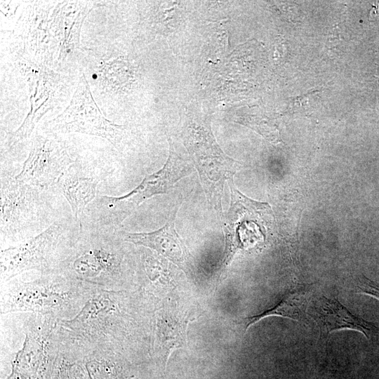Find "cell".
Here are the masks:
<instances>
[{
    "mask_svg": "<svg viewBox=\"0 0 379 379\" xmlns=\"http://www.w3.org/2000/svg\"><path fill=\"white\" fill-rule=\"evenodd\" d=\"M182 136L199 173L207 201L222 216L225 183L233 180V176L242 166L220 149L207 121H190L185 126Z\"/></svg>",
    "mask_w": 379,
    "mask_h": 379,
    "instance_id": "cell-8",
    "label": "cell"
},
{
    "mask_svg": "<svg viewBox=\"0 0 379 379\" xmlns=\"http://www.w3.org/2000/svg\"><path fill=\"white\" fill-rule=\"evenodd\" d=\"M358 293L373 297L379 300V285L366 278L361 279L357 286Z\"/></svg>",
    "mask_w": 379,
    "mask_h": 379,
    "instance_id": "cell-19",
    "label": "cell"
},
{
    "mask_svg": "<svg viewBox=\"0 0 379 379\" xmlns=\"http://www.w3.org/2000/svg\"><path fill=\"white\" fill-rule=\"evenodd\" d=\"M48 132L81 133L107 140L115 147L121 145L124 128L108 120L94 101L88 84L82 74L69 105L47 124Z\"/></svg>",
    "mask_w": 379,
    "mask_h": 379,
    "instance_id": "cell-11",
    "label": "cell"
},
{
    "mask_svg": "<svg viewBox=\"0 0 379 379\" xmlns=\"http://www.w3.org/2000/svg\"><path fill=\"white\" fill-rule=\"evenodd\" d=\"M229 186L230 208L222 215L225 248L218 279L227 271L237 252L264 242L274 218L267 203L253 200L243 194L235 187L233 180L229 181Z\"/></svg>",
    "mask_w": 379,
    "mask_h": 379,
    "instance_id": "cell-10",
    "label": "cell"
},
{
    "mask_svg": "<svg viewBox=\"0 0 379 379\" xmlns=\"http://www.w3.org/2000/svg\"><path fill=\"white\" fill-rule=\"evenodd\" d=\"M95 288L57 272H25L1 284L0 313L32 312L67 320Z\"/></svg>",
    "mask_w": 379,
    "mask_h": 379,
    "instance_id": "cell-4",
    "label": "cell"
},
{
    "mask_svg": "<svg viewBox=\"0 0 379 379\" xmlns=\"http://www.w3.org/2000/svg\"><path fill=\"white\" fill-rule=\"evenodd\" d=\"M64 143L51 133H36L29 155L15 179L26 184L51 189L74 162Z\"/></svg>",
    "mask_w": 379,
    "mask_h": 379,
    "instance_id": "cell-12",
    "label": "cell"
},
{
    "mask_svg": "<svg viewBox=\"0 0 379 379\" xmlns=\"http://www.w3.org/2000/svg\"><path fill=\"white\" fill-rule=\"evenodd\" d=\"M187 326V320L166 304L154 312L152 348L155 355L162 357L165 364L171 352L185 345Z\"/></svg>",
    "mask_w": 379,
    "mask_h": 379,
    "instance_id": "cell-16",
    "label": "cell"
},
{
    "mask_svg": "<svg viewBox=\"0 0 379 379\" xmlns=\"http://www.w3.org/2000/svg\"><path fill=\"white\" fill-rule=\"evenodd\" d=\"M192 169V164L178 155L170 143L168 157L161 169L147 175L126 195L97 197L89 204L88 214L84 213L81 217L99 225L119 227L145 200L168 192Z\"/></svg>",
    "mask_w": 379,
    "mask_h": 379,
    "instance_id": "cell-7",
    "label": "cell"
},
{
    "mask_svg": "<svg viewBox=\"0 0 379 379\" xmlns=\"http://www.w3.org/2000/svg\"><path fill=\"white\" fill-rule=\"evenodd\" d=\"M79 226L53 272L99 289L128 290L134 277L135 264L121 230L84 218L79 219Z\"/></svg>",
    "mask_w": 379,
    "mask_h": 379,
    "instance_id": "cell-2",
    "label": "cell"
},
{
    "mask_svg": "<svg viewBox=\"0 0 379 379\" xmlns=\"http://www.w3.org/2000/svg\"><path fill=\"white\" fill-rule=\"evenodd\" d=\"M49 190L1 176V248L6 244L8 248L17 246L52 225Z\"/></svg>",
    "mask_w": 379,
    "mask_h": 379,
    "instance_id": "cell-6",
    "label": "cell"
},
{
    "mask_svg": "<svg viewBox=\"0 0 379 379\" xmlns=\"http://www.w3.org/2000/svg\"><path fill=\"white\" fill-rule=\"evenodd\" d=\"M314 319L321 332L326 335L333 331L350 329L359 331L370 339L376 330L373 324L354 315L335 298H322L315 310Z\"/></svg>",
    "mask_w": 379,
    "mask_h": 379,
    "instance_id": "cell-17",
    "label": "cell"
},
{
    "mask_svg": "<svg viewBox=\"0 0 379 379\" xmlns=\"http://www.w3.org/2000/svg\"><path fill=\"white\" fill-rule=\"evenodd\" d=\"M148 300L138 293L95 288L80 312L58 322L61 337L128 357L148 335Z\"/></svg>",
    "mask_w": 379,
    "mask_h": 379,
    "instance_id": "cell-1",
    "label": "cell"
},
{
    "mask_svg": "<svg viewBox=\"0 0 379 379\" xmlns=\"http://www.w3.org/2000/svg\"><path fill=\"white\" fill-rule=\"evenodd\" d=\"M18 66L29 86L31 105L27 117L14 133L22 140L31 135L43 115L53 107L60 79L55 71L27 58L19 62Z\"/></svg>",
    "mask_w": 379,
    "mask_h": 379,
    "instance_id": "cell-13",
    "label": "cell"
},
{
    "mask_svg": "<svg viewBox=\"0 0 379 379\" xmlns=\"http://www.w3.org/2000/svg\"><path fill=\"white\" fill-rule=\"evenodd\" d=\"M160 229L149 232H129L121 230L123 239L130 244L142 246L156 251L185 271L192 267V255L177 233L175 217Z\"/></svg>",
    "mask_w": 379,
    "mask_h": 379,
    "instance_id": "cell-14",
    "label": "cell"
},
{
    "mask_svg": "<svg viewBox=\"0 0 379 379\" xmlns=\"http://www.w3.org/2000/svg\"><path fill=\"white\" fill-rule=\"evenodd\" d=\"M58 321L32 312L1 314V352L13 356V375L39 379L60 345Z\"/></svg>",
    "mask_w": 379,
    "mask_h": 379,
    "instance_id": "cell-5",
    "label": "cell"
},
{
    "mask_svg": "<svg viewBox=\"0 0 379 379\" xmlns=\"http://www.w3.org/2000/svg\"><path fill=\"white\" fill-rule=\"evenodd\" d=\"M92 4L86 1L36 2L22 13L17 36L27 59L54 71L77 63L82 23Z\"/></svg>",
    "mask_w": 379,
    "mask_h": 379,
    "instance_id": "cell-3",
    "label": "cell"
},
{
    "mask_svg": "<svg viewBox=\"0 0 379 379\" xmlns=\"http://www.w3.org/2000/svg\"><path fill=\"white\" fill-rule=\"evenodd\" d=\"M66 219L57 220L36 236L1 249V284L25 272H53L64 248L77 234Z\"/></svg>",
    "mask_w": 379,
    "mask_h": 379,
    "instance_id": "cell-9",
    "label": "cell"
},
{
    "mask_svg": "<svg viewBox=\"0 0 379 379\" xmlns=\"http://www.w3.org/2000/svg\"><path fill=\"white\" fill-rule=\"evenodd\" d=\"M98 175L74 161L60 176L56 186L69 204L74 220L80 217L97 197Z\"/></svg>",
    "mask_w": 379,
    "mask_h": 379,
    "instance_id": "cell-15",
    "label": "cell"
},
{
    "mask_svg": "<svg viewBox=\"0 0 379 379\" xmlns=\"http://www.w3.org/2000/svg\"><path fill=\"white\" fill-rule=\"evenodd\" d=\"M310 291L305 286L298 285L287 291L273 307L258 314L244 318L240 323L246 331L248 328L260 320L272 316L288 318L296 321L306 320V308Z\"/></svg>",
    "mask_w": 379,
    "mask_h": 379,
    "instance_id": "cell-18",
    "label": "cell"
}]
</instances>
